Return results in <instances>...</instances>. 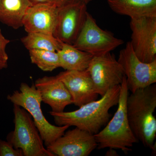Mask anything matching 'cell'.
<instances>
[{"mask_svg":"<svg viewBox=\"0 0 156 156\" xmlns=\"http://www.w3.org/2000/svg\"><path fill=\"white\" fill-rule=\"evenodd\" d=\"M131 44L138 58L146 63L156 60V16L131 18Z\"/></svg>","mask_w":156,"mask_h":156,"instance_id":"9c48e42d","label":"cell"},{"mask_svg":"<svg viewBox=\"0 0 156 156\" xmlns=\"http://www.w3.org/2000/svg\"><path fill=\"white\" fill-rule=\"evenodd\" d=\"M8 62L2 61L0 59V70L8 67Z\"/></svg>","mask_w":156,"mask_h":156,"instance_id":"cb8c5ba5","label":"cell"},{"mask_svg":"<svg viewBox=\"0 0 156 156\" xmlns=\"http://www.w3.org/2000/svg\"><path fill=\"white\" fill-rule=\"evenodd\" d=\"M115 149L109 148V149L107 151L105 155L106 156H119V154Z\"/></svg>","mask_w":156,"mask_h":156,"instance_id":"603a6c76","label":"cell"},{"mask_svg":"<svg viewBox=\"0 0 156 156\" xmlns=\"http://www.w3.org/2000/svg\"><path fill=\"white\" fill-rule=\"evenodd\" d=\"M115 13L134 18L156 16V0H107Z\"/></svg>","mask_w":156,"mask_h":156,"instance_id":"9a60e30c","label":"cell"},{"mask_svg":"<svg viewBox=\"0 0 156 156\" xmlns=\"http://www.w3.org/2000/svg\"><path fill=\"white\" fill-rule=\"evenodd\" d=\"M97 147L94 135L76 127L46 148L55 156H88Z\"/></svg>","mask_w":156,"mask_h":156,"instance_id":"8fae6325","label":"cell"},{"mask_svg":"<svg viewBox=\"0 0 156 156\" xmlns=\"http://www.w3.org/2000/svg\"><path fill=\"white\" fill-rule=\"evenodd\" d=\"M10 41L4 36L0 29V59L7 62L9 60V56L6 49Z\"/></svg>","mask_w":156,"mask_h":156,"instance_id":"44dd1931","label":"cell"},{"mask_svg":"<svg viewBox=\"0 0 156 156\" xmlns=\"http://www.w3.org/2000/svg\"><path fill=\"white\" fill-rule=\"evenodd\" d=\"M32 63L42 70L52 72L60 67V60L56 51L45 50H28Z\"/></svg>","mask_w":156,"mask_h":156,"instance_id":"d6986e66","label":"cell"},{"mask_svg":"<svg viewBox=\"0 0 156 156\" xmlns=\"http://www.w3.org/2000/svg\"><path fill=\"white\" fill-rule=\"evenodd\" d=\"M34 84L41 94L42 101L51 107V111L61 112L66 106L73 104L67 88L56 76L39 78Z\"/></svg>","mask_w":156,"mask_h":156,"instance_id":"4fadbf2b","label":"cell"},{"mask_svg":"<svg viewBox=\"0 0 156 156\" xmlns=\"http://www.w3.org/2000/svg\"><path fill=\"white\" fill-rule=\"evenodd\" d=\"M56 76L67 88L76 106L80 107L97 100L98 95L88 70H66Z\"/></svg>","mask_w":156,"mask_h":156,"instance_id":"7c38bea8","label":"cell"},{"mask_svg":"<svg viewBox=\"0 0 156 156\" xmlns=\"http://www.w3.org/2000/svg\"><path fill=\"white\" fill-rule=\"evenodd\" d=\"M118 108L105 128L94 135L98 149H119L127 153L138 142L132 132L127 112L128 89L126 76L121 83Z\"/></svg>","mask_w":156,"mask_h":156,"instance_id":"3957f363","label":"cell"},{"mask_svg":"<svg viewBox=\"0 0 156 156\" xmlns=\"http://www.w3.org/2000/svg\"><path fill=\"white\" fill-rule=\"evenodd\" d=\"M122 66L128 90L134 92L156 83V60L150 63L140 61L134 53L131 42L120 51L117 59Z\"/></svg>","mask_w":156,"mask_h":156,"instance_id":"52a82bcc","label":"cell"},{"mask_svg":"<svg viewBox=\"0 0 156 156\" xmlns=\"http://www.w3.org/2000/svg\"><path fill=\"white\" fill-rule=\"evenodd\" d=\"M14 129L8 134L7 141L24 156H55L45 148L44 141L33 119L24 108L14 104Z\"/></svg>","mask_w":156,"mask_h":156,"instance_id":"5b68a950","label":"cell"},{"mask_svg":"<svg viewBox=\"0 0 156 156\" xmlns=\"http://www.w3.org/2000/svg\"><path fill=\"white\" fill-rule=\"evenodd\" d=\"M56 5H57L58 7H59V6L64 5V4L67 2L69 0H56Z\"/></svg>","mask_w":156,"mask_h":156,"instance_id":"d4e9b609","label":"cell"},{"mask_svg":"<svg viewBox=\"0 0 156 156\" xmlns=\"http://www.w3.org/2000/svg\"><path fill=\"white\" fill-rule=\"evenodd\" d=\"M124 43L122 40L116 37L111 32L100 28L88 12L83 27L73 45L96 56L110 53Z\"/></svg>","mask_w":156,"mask_h":156,"instance_id":"8992f818","label":"cell"},{"mask_svg":"<svg viewBox=\"0 0 156 156\" xmlns=\"http://www.w3.org/2000/svg\"><path fill=\"white\" fill-rule=\"evenodd\" d=\"M110 89L98 100L93 101L70 112H50L58 126H75L95 135L108 123L111 117L109 112L112 107L118 105L121 86Z\"/></svg>","mask_w":156,"mask_h":156,"instance_id":"6da1fadb","label":"cell"},{"mask_svg":"<svg viewBox=\"0 0 156 156\" xmlns=\"http://www.w3.org/2000/svg\"><path fill=\"white\" fill-rule=\"evenodd\" d=\"M80 1H81V2H84V3H85V4H89L90 2H91V1H92V0H80Z\"/></svg>","mask_w":156,"mask_h":156,"instance_id":"484cf974","label":"cell"},{"mask_svg":"<svg viewBox=\"0 0 156 156\" xmlns=\"http://www.w3.org/2000/svg\"><path fill=\"white\" fill-rule=\"evenodd\" d=\"M0 156H24L22 150L14 148L10 142L0 139Z\"/></svg>","mask_w":156,"mask_h":156,"instance_id":"ffe728a7","label":"cell"},{"mask_svg":"<svg viewBox=\"0 0 156 156\" xmlns=\"http://www.w3.org/2000/svg\"><path fill=\"white\" fill-rule=\"evenodd\" d=\"M60 67L66 70L83 71L89 67L93 56L79 50L73 45L62 42V48L57 51Z\"/></svg>","mask_w":156,"mask_h":156,"instance_id":"e0dca14e","label":"cell"},{"mask_svg":"<svg viewBox=\"0 0 156 156\" xmlns=\"http://www.w3.org/2000/svg\"><path fill=\"white\" fill-rule=\"evenodd\" d=\"M156 86L153 84L131 92L127 100L128 122L138 141L156 151Z\"/></svg>","mask_w":156,"mask_h":156,"instance_id":"7a4b0ae2","label":"cell"},{"mask_svg":"<svg viewBox=\"0 0 156 156\" xmlns=\"http://www.w3.org/2000/svg\"><path fill=\"white\" fill-rule=\"evenodd\" d=\"M31 6L28 0H0V22L18 29L23 27V18Z\"/></svg>","mask_w":156,"mask_h":156,"instance_id":"2e32d148","label":"cell"},{"mask_svg":"<svg viewBox=\"0 0 156 156\" xmlns=\"http://www.w3.org/2000/svg\"><path fill=\"white\" fill-rule=\"evenodd\" d=\"M98 95L103 96L113 87L121 85L125 73L114 54L93 56L87 69Z\"/></svg>","mask_w":156,"mask_h":156,"instance_id":"30bf717a","label":"cell"},{"mask_svg":"<svg viewBox=\"0 0 156 156\" xmlns=\"http://www.w3.org/2000/svg\"><path fill=\"white\" fill-rule=\"evenodd\" d=\"M56 5H32L26 13L23 27L28 33L42 32L53 34L58 15Z\"/></svg>","mask_w":156,"mask_h":156,"instance_id":"5bb4252c","label":"cell"},{"mask_svg":"<svg viewBox=\"0 0 156 156\" xmlns=\"http://www.w3.org/2000/svg\"><path fill=\"white\" fill-rule=\"evenodd\" d=\"M19 89V91H15L11 95H8L7 99L13 104L19 105L30 114L47 147L63 135L69 126H56L48 122L41 108L42 101L41 94L34 84H33L30 87L26 83H21Z\"/></svg>","mask_w":156,"mask_h":156,"instance_id":"277c9868","label":"cell"},{"mask_svg":"<svg viewBox=\"0 0 156 156\" xmlns=\"http://www.w3.org/2000/svg\"><path fill=\"white\" fill-rule=\"evenodd\" d=\"M58 8L53 35L62 43L73 45L86 22L87 5L80 0H69Z\"/></svg>","mask_w":156,"mask_h":156,"instance_id":"ba28073f","label":"cell"},{"mask_svg":"<svg viewBox=\"0 0 156 156\" xmlns=\"http://www.w3.org/2000/svg\"><path fill=\"white\" fill-rule=\"evenodd\" d=\"M21 41L28 50H45L57 52L62 48V42L52 34L28 33L21 39Z\"/></svg>","mask_w":156,"mask_h":156,"instance_id":"ac0fdd59","label":"cell"},{"mask_svg":"<svg viewBox=\"0 0 156 156\" xmlns=\"http://www.w3.org/2000/svg\"><path fill=\"white\" fill-rule=\"evenodd\" d=\"M28 1L32 5H57L56 0H28Z\"/></svg>","mask_w":156,"mask_h":156,"instance_id":"7402d4cb","label":"cell"}]
</instances>
